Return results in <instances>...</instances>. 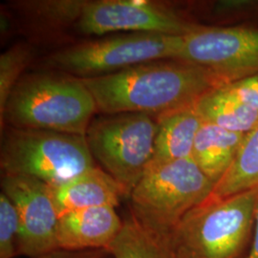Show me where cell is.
I'll use <instances>...</instances> for the list:
<instances>
[{"label":"cell","mask_w":258,"mask_h":258,"mask_svg":"<svg viewBox=\"0 0 258 258\" xmlns=\"http://www.w3.org/2000/svg\"><path fill=\"white\" fill-rule=\"evenodd\" d=\"M1 192L19 212V255L37 258L58 249L59 215L48 184L28 176L1 174Z\"/></svg>","instance_id":"cell-10"},{"label":"cell","mask_w":258,"mask_h":258,"mask_svg":"<svg viewBox=\"0 0 258 258\" xmlns=\"http://www.w3.org/2000/svg\"><path fill=\"white\" fill-rule=\"evenodd\" d=\"M123 220L114 207H94L68 212L59 217L58 249H108L120 235Z\"/></svg>","instance_id":"cell-11"},{"label":"cell","mask_w":258,"mask_h":258,"mask_svg":"<svg viewBox=\"0 0 258 258\" xmlns=\"http://www.w3.org/2000/svg\"><path fill=\"white\" fill-rule=\"evenodd\" d=\"M156 120L154 152L148 168L191 158L194 141L204 121L194 104L162 115Z\"/></svg>","instance_id":"cell-13"},{"label":"cell","mask_w":258,"mask_h":258,"mask_svg":"<svg viewBox=\"0 0 258 258\" xmlns=\"http://www.w3.org/2000/svg\"><path fill=\"white\" fill-rule=\"evenodd\" d=\"M243 258H258V204L256 208V214H255V225H254V231L252 235V239L250 242L249 249L245 256Z\"/></svg>","instance_id":"cell-23"},{"label":"cell","mask_w":258,"mask_h":258,"mask_svg":"<svg viewBox=\"0 0 258 258\" xmlns=\"http://www.w3.org/2000/svg\"><path fill=\"white\" fill-rule=\"evenodd\" d=\"M240 102L258 112V74L224 85Z\"/></svg>","instance_id":"cell-21"},{"label":"cell","mask_w":258,"mask_h":258,"mask_svg":"<svg viewBox=\"0 0 258 258\" xmlns=\"http://www.w3.org/2000/svg\"><path fill=\"white\" fill-rule=\"evenodd\" d=\"M114 258H185L172 234H161L141 225L131 214L107 249Z\"/></svg>","instance_id":"cell-15"},{"label":"cell","mask_w":258,"mask_h":258,"mask_svg":"<svg viewBox=\"0 0 258 258\" xmlns=\"http://www.w3.org/2000/svg\"><path fill=\"white\" fill-rule=\"evenodd\" d=\"M178 60L207 69L226 84L258 74V29L198 26L183 37Z\"/></svg>","instance_id":"cell-8"},{"label":"cell","mask_w":258,"mask_h":258,"mask_svg":"<svg viewBox=\"0 0 258 258\" xmlns=\"http://www.w3.org/2000/svg\"><path fill=\"white\" fill-rule=\"evenodd\" d=\"M258 188L209 198L188 212L172 233L185 258H243L252 239Z\"/></svg>","instance_id":"cell-3"},{"label":"cell","mask_w":258,"mask_h":258,"mask_svg":"<svg viewBox=\"0 0 258 258\" xmlns=\"http://www.w3.org/2000/svg\"><path fill=\"white\" fill-rule=\"evenodd\" d=\"M37 258H114L106 249L70 250L57 249Z\"/></svg>","instance_id":"cell-22"},{"label":"cell","mask_w":258,"mask_h":258,"mask_svg":"<svg viewBox=\"0 0 258 258\" xmlns=\"http://www.w3.org/2000/svg\"><path fill=\"white\" fill-rule=\"evenodd\" d=\"M97 104L82 79L57 74L23 76L0 114L14 128L85 136Z\"/></svg>","instance_id":"cell-2"},{"label":"cell","mask_w":258,"mask_h":258,"mask_svg":"<svg viewBox=\"0 0 258 258\" xmlns=\"http://www.w3.org/2000/svg\"><path fill=\"white\" fill-rule=\"evenodd\" d=\"M32 58L33 52L27 44H16L0 55V114Z\"/></svg>","instance_id":"cell-19"},{"label":"cell","mask_w":258,"mask_h":258,"mask_svg":"<svg viewBox=\"0 0 258 258\" xmlns=\"http://www.w3.org/2000/svg\"><path fill=\"white\" fill-rule=\"evenodd\" d=\"M94 166L85 136L14 127L2 132V174L28 176L56 186Z\"/></svg>","instance_id":"cell-5"},{"label":"cell","mask_w":258,"mask_h":258,"mask_svg":"<svg viewBox=\"0 0 258 258\" xmlns=\"http://www.w3.org/2000/svg\"><path fill=\"white\" fill-rule=\"evenodd\" d=\"M183 37L130 33L106 37L58 51L48 58V65L80 79L112 74L164 58L178 59Z\"/></svg>","instance_id":"cell-7"},{"label":"cell","mask_w":258,"mask_h":258,"mask_svg":"<svg viewBox=\"0 0 258 258\" xmlns=\"http://www.w3.org/2000/svg\"><path fill=\"white\" fill-rule=\"evenodd\" d=\"M214 186L192 158L150 167L129 196L130 214L148 230L172 234L188 212L210 198Z\"/></svg>","instance_id":"cell-4"},{"label":"cell","mask_w":258,"mask_h":258,"mask_svg":"<svg viewBox=\"0 0 258 258\" xmlns=\"http://www.w3.org/2000/svg\"><path fill=\"white\" fill-rule=\"evenodd\" d=\"M76 27L85 35L128 32L184 36L198 26L157 2L99 0L86 2Z\"/></svg>","instance_id":"cell-9"},{"label":"cell","mask_w":258,"mask_h":258,"mask_svg":"<svg viewBox=\"0 0 258 258\" xmlns=\"http://www.w3.org/2000/svg\"><path fill=\"white\" fill-rule=\"evenodd\" d=\"M50 192L59 217L94 207L116 208L127 197L117 181L97 166L64 184L50 186Z\"/></svg>","instance_id":"cell-12"},{"label":"cell","mask_w":258,"mask_h":258,"mask_svg":"<svg viewBox=\"0 0 258 258\" xmlns=\"http://www.w3.org/2000/svg\"><path fill=\"white\" fill-rule=\"evenodd\" d=\"M224 85L206 93L194 104L195 109L204 121L247 134L257 126L258 112L240 102Z\"/></svg>","instance_id":"cell-16"},{"label":"cell","mask_w":258,"mask_h":258,"mask_svg":"<svg viewBox=\"0 0 258 258\" xmlns=\"http://www.w3.org/2000/svg\"><path fill=\"white\" fill-rule=\"evenodd\" d=\"M157 120L142 113H121L94 119L85 138L88 148L128 197L147 172L154 152Z\"/></svg>","instance_id":"cell-6"},{"label":"cell","mask_w":258,"mask_h":258,"mask_svg":"<svg viewBox=\"0 0 258 258\" xmlns=\"http://www.w3.org/2000/svg\"><path fill=\"white\" fill-rule=\"evenodd\" d=\"M245 135L203 121L194 141L191 158L216 184L234 162Z\"/></svg>","instance_id":"cell-14"},{"label":"cell","mask_w":258,"mask_h":258,"mask_svg":"<svg viewBox=\"0 0 258 258\" xmlns=\"http://www.w3.org/2000/svg\"><path fill=\"white\" fill-rule=\"evenodd\" d=\"M85 0H25L13 2L24 24L34 33H57L82 17Z\"/></svg>","instance_id":"cell-17"},{"label":"cell","mask_w":258,"mask_h":258,"mask_svg":"<svg viewBox=\"0 0 258 258\" xmlns=\"http://www.w3.org/2000/svg\"><path fill=\"white\" fill-rule=\"evenodd\" d=\"M258 188V125L247 133L230 169L210 198L219 199Z\"/></svg>","instance_id":"cell-18"},{"label":"cell","mask_w":258,"mask_h":258,"mask_svg":"<svg viewBox=\"0 0 258 258\" xmlns=\"http://www.w3.org/2000/svg\"><path fill=\"white\" fill-rule=\"evenodd\" d=\"M20 220L15 205L6 194H0V258L19 255Z\"/></svg>","instance_id":"cell-20"},{"label":"cell","mask_w":258,"mask_h":258,"mask_svg":"<svg viewBox=\"0 0 258 258\" xmlns=\"http://www.w3.org/2000/svg\"><path fill=\"white\" fill-rule=\"evenodd\" d=\"M82 81L102 113L154 118L194 105L206 93L226 84L207 69L178 59L150 61Z\"/></svg>","instance_id":"cell-1"}]
</instances>
